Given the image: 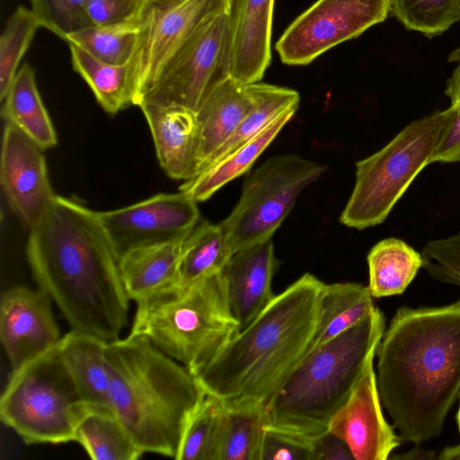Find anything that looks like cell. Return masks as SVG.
Returning <instances> with one entry per match:
<instances>
[{"mask_svg": "<svg viewBox=\"0 0 460 460\" xmlns=\"http://www.w3.org/2000/svg\"><path fill=\"white\" fill-rule=\"evenodd\" d=\"M155 1L171 2V1H176V0H155Z\"/></svg>", "mask_w": 460, "mask_h": 460, "instance_id": "cell-48", "label": "cell"}, {"mask_svg": "<svg viewBox=\"0 0 460 460\" xmlns=\"http://www.w3.org/2000/svg\"><path fill=\"white\" fill-rule=\"evenodd\" d=\"M221 4L226 6L227 9L229 8L231 0H220Z\"/></svg>", "mask_w": 460, "mask_h": 460, "instance_id": "cell-47", "label": "cell"}, {"mask_svg": "<svg viewBox=\"0 0 460 460\" xmlns=\"http://www.w3.org/2000/svg\"><path fill=\"white\" fill-rule=\"evenodd\" d=\"M456 420H457V426H458V430H459V434H460V404H459V408H458V411H457V415H456Z\"/></svg>", "mask_w": 460, "mask_h": 460, "instance_id": "cell-46", "label": "cell"}, {"mask_svg": "<svg viewBox=\"0 0 460 460\" xmlns=\"http://www.w3.org/2000/svg\"><path fill=\"white\" fill-rule=\"evenodd\" d=\"M40 23L30 8L19 5L0 36V100L4 98Z\"/></svg>", "mask_w": 460, "mask_h": 460, "instance_id": "cell-34", "label": "cell"}, {"mask_svg": "<svg viewBox=\"0 0 460 460\" xmlns=\"http://www.w3.org/2000/svg\"><path fill=\"white\" fill-rule=\"evenodd\" d=\"M252 107L253 99L247 84L231 75L208 93L196 111V174L230 138Z\"/></svg>", "mask_w": 460, "mask_h": 460, "instance_id": "cell-20", "label": "cell"}, {"mask_svg": "<svg viewBox=\"0 0 460 460\" xmlns=\"http://www.w3.org/2000/svg\"><path fill=\"white\" fill-rule=\"evenodd\" d=\"M197 204L181 191L159 193L124 208L96 214L119 259L137 247L186 238L199 222Z\"/></svg>", "mask_w": 460, "mask_h": 460, "instance_id": "cell-13", "label": "cell"}, {"mask_svg": "<svg viewBox=\"0 0 460 460\" xmlns=\"http://www.w3.org/2000/svg\"><path fill=\"white\" fill-rule=\"evenodd\" d=\"M393 458L404 459V460H419V459H434L438 458L434 451L421 448L420 445H417L411 450L406 452L403 455L394 456Z\"/></svg>", "mask_w": 460, "mask_h": 460, "instance_id": "cell-43", "label": "cell"}, {"mask_svg": "<svg viewBox=\"0 0 460 460\" xmlns=\"http://www.w3.org/2000/svg\"><path fill=\"white\" fill-rule=\"evenodd\" d=\"M298 106L279 115L263 130L227 155L209 164L194 177L184 181L179 190L195 202L208 199L229 181L246 172L292 119Z\"/></svg>", "mask_w": 460, "mask_h": 460, "instance_id": "cell-22", "label": "cell"}, {"mask_svg": "<svg viewBox=\"0 0 460 460\" xmlns=\"http://www.w3.org/2000/svg\"><path fill=\"white\" fill-rule=\"evenodd\" d=\"M314 438L267 424L261 460H314Z\"/></svg>", "mask_w": 460, "mask_h": 460, "instance_id": "cell-38", "label": "cell"}, {"mask_svg": "<svg viewBox=\"0 0 460 460\" xmlns=\"http://www.w3.org/2000/svg\"><path fill=\"white\" fill-rule=\"evenodd\" d=\"M147 0H86L93 26H113L138 21Z\"/></svg>", "mask_w": 460, "mask_h": 460, "instance_id": "cell-39", "label": "cell"}, {"mask_svg": "<svg viewBox=\"0 0 460 460\" xmlns=\"http://www.w3.org/2000/svg\"><path fill=\"white\" fill-rule=\"evenodd\" d=\"M326 170L298 155H282L249 174L237 204L220 223L234 253L271 239L304 188Z\"/></svg>", "mask_w": 460, "mask_h": 460, "instance_id": "cell-9", "label": "cell"}, {"mask_svg": "<svg viewBox=\"0 0 460 460\" xmlns=\"http://www.w3.org/2000/svg\"><path fill=\"white\" fill-rule=\"evenodd\" d=\"M328 429L346 442L354 460H386L403 441L383 414L374 360Z\"/></svg>", "mask_w": 460, "mask_h": 460, "instance_id": "cell-16", "label": "cell"}, {"mask_svg": "<svg viewBox=\"0 0 460 460\" xmlns=\"http://www.w3.org/2000/svg\"><path fill=\"white\" fill-rule=\"evenodd\" d=\"M106 346L107 341L98 337L72 330L58 344L67 370L84 401L93 408L111 409Z\"/></svg>", "mask_w": 460, "mask_h": 460, "instance_id": "cell-23", "label": "cell"}, {"mask_svg": "<svg viewBox=\"0 0 460 460\" xmlns=\"http://www.w3.org/2000/svg\"><path fill=\"white\" fill-rule=\"evenodd\" d=\"M43 150L19 128L5 123L1 186L11 208L29 230L40 220L56 195L49 180Z\"/></svg>", "mask_w": 460, "mask_h": 460, "instance_id": "cell-14", "label": "cell"}, {"mask_svg": "<svg viewBox=\"0 0 460 460\" xmlns=\"http://www.w3.org/2000/svg\"><path fill=\"white\" fill-rule=\"evenodd\" d=\"M228 9L220 5L197 26L137 106H180L196 112L208 93L230 75Z\"/></svg>", "mask_w": 460, "mask_h": 460, "instance_id": "cell-10", "label": "cell"}, {"mask_svg": "<svg viewBox=\"0 0 460 460\" xmlns=\"http://www.w3.org/2000/svg\"><path fill=\"white\" fill-rule=\"evenodd\" d=\"M2 116L43 149L57 145L52 121L40 98L34 69L23 63L2 101Z\"/></svg>", "mask_w": 460, "mask_h": 460, "instance_id": "cell-25", "label": "cell"}, {"mask_svg": "<svg viewBox=\"0 0 460 460\" xmlns=\"http://www.w3.org/2000/svg\"><path fill=\"white\" fill-rule=\"evenodd\" d=\"M90 407L58 345L12 372L0 418L28 445L60 444L75 441L76 425Z\"/></svg>", "mask_w": 460, "mask_h": 460, "instance_id": "cell-8", "label": "cell"}, {"mask_svg": "<svg viewBox=\"0 0 460 460\" xmlns=\"http://www.w3.org/2000/svg\"><path fill=\"white\" fill-rule=\"evenodd\" d=\"M220 0H147L138 19V40L129 62L132 105L152 86L164 67Z\"/></svg>", "mask_w": 460, "mask_h": 460, "instance_id": "cell-12", "label": "cell"}, {"mask_svg": "<svg viewBox=\"0 0 460 460\" xmlns=\"http://www.w3.org/2000/svg\"><path fill=\"white\" fill-rule=\"evenodd\" d=\"M239 331L217 272L137 302L129 335L146 338L195 376Z\"/></svg>", "mask_w": 460, "mask_h": 460, "instance_id": "cell-6", "label": "cell"}, {"mask_svg": "<svg viewBox=\"0 0 460 460\" xmlns=\"http://www.w3.org/2000/svg\"><path fill=\"white\" fill-rule=\"evenodd\" d=\"M385 330L376 305L358 323L309 351L266 403L268 424L314 438L348 402Z\"/></svg>", "mask_w": 460, "mask_h": 460, "instance_id": "cell-5", "label": "cell"}, {"mask_svg": "<svg viewBox=\"0 0 460 460\" xmlns=\"http://www.w3.org/2000/svg\"><path fill=\"white\" fill-rule=\"evenodd\" d=\"M75 441L94 460H136L144 454L111 409L90 407L76 425Z\"/></svg>", "mask_w": 460, "mask_h": 460, "instance_id": "cell-28", "label": "cell"}, {"mask_svg": "<svg viewBox=\"0 0 460 460\" xmlns=\"http://www.w3.org/2000/svg\"><path fill=\"white\" fill-rule=\"evenodd\" d=\"M376 355L380 401L402 440L438 437L460 394V299L399 308Z\"/></svg>", "mask_w": 460, "mask_h": 460, "instance_id": "cell-2", "label": "cell"}, {"mask_svg": "<svg viewBox=\"0 0 460 460\" xmlns=\"http://www.w3.org/2000/svg\"><path fill=\"white\" fill-rule=\"evenodd\" d=\"M34 279L72 331L118 340L128 323L129 297L119 259L98 217L79 201L55 195L30 229L26 246Z\"/></svg>", "mask_w": 460, "mask_h": 460, "instance_id": "cell-1", "label": "cell"}, {"mask_svg": "<svg viewBox=\"0 0 460 460\" xmlns=\"http://www.w3.org/2000/svg\"><path fill=\"white\" fill-rule=\"evenodd\" d=\"M279 263L270 239L236 252L221 270L229 305L240 331L276 296L271 283Z\"/></svg>", "mask_w": 460, "mask_h": 460, "instance_id": "cell-17", "label": "cell"}, {"mask_svg": "<svg viewBox=\"0 0 460 460\" xmlns=\"http://www.w3.org/2000/svg\"><path fill=\"white\" fill-rule=\"evenodd\" d=\"M323 286L305 273L276 295L194 376L204 392L267 403L310 349Z\"/></svg>", "mask_w": 460, "mask_h": 460, "instance_id": "cell-3", "label": "cell"}, {"mask_svg": "<svg viewBox=\"0 0 460 460\" xmlns=\"http://www.w3.org/2000/svg\"><path fill=\"white\" fill-rule=\"evenodd\" d=\"M138 40V21L113 26H90L69 35L66 41L75 44L105 63L128 64Z\"/></svg>", "mask_w": 460, "mask_h": 460, "instance_id": "cell-33", "label": "cell"}, {"mask_svg": "<svg viewBox=\"0 0 460 460\" xmlns=\"http://www.w3.org/2000/svg\"><path fill=\"white\" fill-rule=\"evenodd\" d=\"M390 12L391 0H317L292 22L275 48L283 63L308 65L383 22Z\"/></svg>", "mask_w": 460, "mask_h": 460, "instance_id": "cell-11", "label": "cell"}, {"mask_svg": "<svg viewBox=\"0 0 460 460\" xmlns=\"http://www.w3.org/2000/svg\"><path fill=\"white\" fill-rule=\"evenodd\" d=\"M456 105L414 119L376 153L356 164V181L340 221L363 230L383 223L429 164Z\"/></svg>", "mask_w": 460, "mask_h": 460, "instance_id": "cell-7", "label": "cell"}, {"mask_svg": "<svg viewBox=\"0 0 460 460\" xmlns=\"http://www.w3.org/2000/svg\"><path fill=\"white\" fill-rule=\"evenodd\" d=\"M439 460H460V444L445 447L438 456Z\"/></svg>", "mask_w": 460, "mask_h": 460, "instance_id": "cell-44", "label": "cell"}, {"mask_svg": "<svg viewBox=\"0 0 460 460\" xmlns=\"http://www.w3.org/2000/svg\"><path fill=\"white\" fill-rule=\"evenodd\" d=\"M150 128L156 156L164 172L174 180L196 175L198 126L196 112L180 106L142 103L138 106Z\"/></svg>", "mask_w": 460, "mask_h": 460, "instance_id": "cell-19", "label": "cell"}, {"mask_svg": "<svg viewBox=\"0 0 460 460\" xmlns=\"http://www.w3.org/2000/svg\"><path fill=\"white\" fill-rule=\"evenodd\" d=\"M274 1L231 0L230 75L239 82H260L270 64Z\"/></svg>", "mask_w": 460, "mask_h": 460, "instance_id": "cell-18", "label": "cell"}, {"mask_svg": "<svg viewBox=\"0 0 460 460\" xmlns=\"http://www.w3.org/2000/svg\"><path fill=\"white\" fill-rule=\"evenodd\" d=\"M247 86L253 107L206 166L248 142L286 110L299 105V94L293 89L260 82L247 84Z\"/></svg>", "mask_w": 460, "mask_h": 460, "instance_id": "cell-31", "label": "cell"}, {"mask_svg": "<svg viewBox=\"0 0 460 460\" xmlns=\"http://www.w3.org/2000/svg\"><path fill=\"white\" fill-rule=\"evenodd\" d=\"M110 408L145 453L176 459L192 411L205 395L190 371L143 336L107 342Z\"/></svg>", "mask_w": 460, "mask_h": 460, "instance_id": "cell-4", "label": "cell"}, {"mask_svg": "<svg viewBox=\"0 0 460 460\" xmlns=\"http://www.w3.org/2000/svg\"><path fill=\"white\" fill-rule=\"evenodd\" d=\"M460 162V106L451 122L445 128L432 163L452 164Z\"/></svg>", "mask_w": 460, "mask_h": 460, "instance_id": "cell-40", "label": "cell"}, {"mask_svg": "<svg viewBox=\"0 0 460 460\" xmlns=\"http://www.w3.org/2000/svg\"><path fill=\"white\" fill-rule=\"evenodd\" d=\"M367 261V288L376 298L403 293L423 264L420 252L395 237L376 243L369 251Z\"/></svg>", "mask_w": 460, "mask_h": 460, "instance_id": "cell-26", "label": "cell"}, {"mask_svg": "<svg viewBox=\"0 0 460 460\" xmlns=\"http://www.w3.org/2000/svg\"><path fill=\"white\" fill-rule=\"evenodd\" d=\"M225 402L205 394L185 426L178 460H220Z\"/></svg>", "mask_w": 460, "mask_h": 460, "instance_id": "cell-32", "label": "cell"}, {"mask_svg": "<svg viewBox=\"0 0 460 460\" xmlns=\"http://www.w3.org/2000/svg\"><path fill=\"white\" fill-rule=\"evenodd\" d=\"M40 26L66 39L93 26L85 10L86 0H30Z\"/></svg>", "mask_w": 460, "mask_h": 460, "instance_id": "cell-36", "label": "cell"}, {"mask_svg": "<svg viewBox=\"0 0 460 460\" xmlns=\"http://www.w3.org/2000/svg\"><path fill=\"white\" fill-rule=\"evenodd\" d=\"M234 253L220 223H198L183 243L178 284H191L220 272Z\"/></svg>", "mask_w": 460, "mask_h": 460, "instance_id": "cell-30", "label": "cell"}, {"mask_svg": "<svg viewBox=\"0 0 460 460\" xmlns=\"http://www.w3.org/2000/svg\"><path fill=\"white\" fill-rule=\"evenodd\" d=\"M220 460H261L268 424L266 403L252 399L224 400Z\"/></svg>", "mask_w": 460, "mask_h": 460, "instance_id": "cell-27", "label": "cell"}, {"mask_svg": "<svg viewBox=\"0 0 460 460\" xmlns=\"http://www.w3.org/2000/svg\"><path fill=\"white\" fill-rule=\"evenodd\" d=\"M391 12L407 30L433 38L460 20V0H391Z\"/></svg>", "mask_w": 460, "mask_h": 460, "instance_id": "cell-35", "label": "cell"}, {"mask_svg": "<svg viewBox=\"0 0 460 460\" xmlns=\"http://www.w3.org/2000/svg\"><path fill=\"white\" fill-rule=\"evenodd\" d=\"M448 61L449 62H456V61H460V47H458L457 49H454L450 55L448 56Z\"/></svg>", "mask_w": 460, "mask_h": 460, "instance_id": "cell-45", "label": "cell"}, {"mask_svg": "<svg viewBox=\"0 0 460 460\" xmlns=\"http://www.w3.org/2000/svg\"><path fill=\"white\" fill-rule=\"evenodd\" d=\"M452 75L447 81L445 94L450 99L451 105L460 106V61Z\"/></svg>", "mask_w": 460, "mask_h": 460, "instance_id": "cell-42", "label": "cell"}, {"mask_svg": "<svg viewBox=\"0 0 460 460\" xmlns=\"http://www.w3.org/2000/svg\"><path fill=\"white\" fill-rule=\"evenodd\" d=\"M186 238L137 247L119 258L121 279L130 300L137 303L179 283Z\"/></svg>", "mask_w": 460, "mask_h": 460, "instance_id": "cell-21", "label": "cell"}, {"mask_svg": "<svg viewBox=\"0 0 460 460\" xmlns=\"http://www.w3.org/2000/svg\"><path fill=\"white\" fill-rule=\"evenodd\" d=\"M68 45L73 69L89 85L106 112L114 115L132 105L129 63L111 65L97 59L75 44Z\"/></svg>", "mask_w": 460, "mask_h": 460, "instance_id": "cell-29", "label": "cell"}, {"mask_svg": "<svg viewBox=\"0 0 460 460\" xmlns=\"http://www.w3.org/2000/svg\"><path fill=\"white\" fill-rule=\"evenodd\" d=\"M313 444L314 460H354L346 442L329 429L314 437Z\"/></svg>", "mask_w": 460, "mask_h": 460, "instance_id": "cell-41", "label": "cell"}, {"mask_svg": "<svg viewBox=\"0 0 460 460\" xmlns=\"http://www.w3.org/2000/svg\"><path fill=\"white\" fill-rule=\"evenodd\" d=\"M373 298L367 286L360 283H323L319 296L316 326L309 351L334 339L363 320L375 306Z\"/></svg>", "mask_w": 460, "mask_h": 460, "instance_id": "cell-24", "label": "cell"}, {"mask_svg": "<svg viewBox=\"0 0 460 460\" xmlns=\"http://www.w3.org/2000/svg\"><path fill=\"white\" fill-rule=\"evenodd\" d=\"M52 299L40 288L14 286L1 297L0 340L12 371L58 346L61 337Z\"/></svg>", "mask_w": 460, "mask_h": 460, "instance_id": "cell-15", "label": "cell"}, {"mask_svg": "<svg viewBox=\"0 0 460 460\" xmlns=\"http://www.w3.org/2000/svg\"><path fill=\"white\" fill-rule=\"evenodd\" d=\"M420 253L422 268L432 279L460 287V231L429 241Z\"/></svg>", "mask_w": 460, "mask_h": 460, "instance_id": "cell-37", "label": "cell"}]
</instances>
